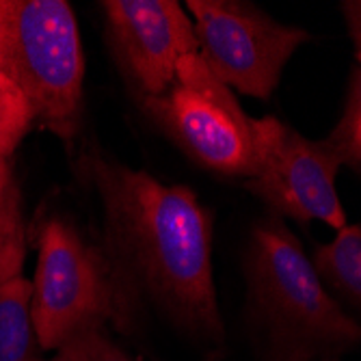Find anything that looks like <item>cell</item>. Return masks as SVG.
I'll use <instances>...</instances> for the list:
<instances>
[{"label":"cell","instance_id":"277c9868","mask_svg":"<svg viewBox=\"0 0 361 361\" xmlns=\"http://www.w3.org/2000/svg\"><path fill=\"white\" fill-rule=\"evenodd\" d=\"M121 305V275L76 227L48 219L37 234L30 316L42 350H59L76 331L104 324Z\"/></svg>","mask_w":361,"mask_h":361},{"label":"cell","instance_id":"8992f818","mask_svg":"<svg viewBox=\"0 0 361 361\" xmlns=\"http://www.w3.org/2000/svg\"><path fill=\"white\" fill-rule=\"evenodd\" d=\"M200 54L210 72L245 95L269 100L290 56L310 35L286 26L249 3L188 0Z\"/></svg>","mask_w":361,"mask_h":361},{"label":"cell","instance_id":"e0dca14e","mask_svg":"<svg viewBox=\"0 0 361 361\" xmlns=\"http://www.w3.org/2000/svg\"><path fill=\"white\" fill-rule=\"evenodd\" d=\"M322 361H334V359H322Z\"/></svg>","mask_w":361,"mask_h":361},{"label":"cell","instance_id":"9c48e42d","mask_svg":"<svg viewBox=\"0 0 361 361\" xmlns=\"http://www.w3.org/2000/svg\"><path fill=\"white\" fill-rule=\"evenodd\" d=\"M32 283L22 275L0 283V361H39L42 348L30 316Z\"/></svg>","mask_w":361,"mask_h":361},{"label":"cell","instance_id":"52a82bcc","mask_svg":"<svg viewBox=\"0 0 361 361\" xmlns=\"http://www.w3.org/2000/svg\"><path fill=\"white\" fill-rule=\"evenodd\" d=\"M257 162L247 188L275 214L294 221H322L336 232L346 214L336 190L342 162L326 141H307L275 117L255 119Z\"/></svg>","mask_w":361,"mask_h":361},{"label":"cell","instance_id":"8fae6325","mask_svg":"<svg viewBox=\"0 0 361 361\" xmlns=\"http://www.w3.org/2000/svg\"><path fill=\"white\" fill-rule=\"evenodd\" d=\"M32 123L35 115L24 93L0 72V158L11 160Z\"/></svg>","mask_w":361,"mask_h":361},{"label":"cell","instance_id":"5bb4252c","mask_svg":"<svg viewBox=\"0 0 361 361\" xmlns=\"http://www.w3.org/2000/svg\"><path fill=\"white\" fill-rule=\"evenodd\" d=\"M0 229H26L22 195L11 162L0 158Z\"/></svg>","mask_w":361,"mask_h":361},{"label":"cell","instance_id":"ac0fdd59","mask_svg":"<svg viewBox=\"0 0 361 361\" xmlns=\"http://www.w3.org/2000/svg\"><path fill=\"white\" fill-rule=\"evenodd\" d=\"M39 361H46V359H39ZM52 361H54V359H52Z\"/></svg>","mask_w":361,"mask_h":361},{"label":"cell","instance_id":"7a4b0ae2","mask_svg":"<svg viewBox=\"0 0 361 361\" xmlns=\"http://www.w3.org/2000/svg\"><path fill=\"white\" fill-rule=\"evenodd\" d=\"M247 275L253 305L286 361L361 342V324L334 301L301 243L279 219L253 229Z\"/></svg>","mask_w":361,"mask_h":361},{"label":"cell","instance_id":"30bf717a","mask_svg":"<svg viewBox=\"0 0 361 361\" xmlns=\"http://www.w3.org/2000/svg\"><path fill=\"white\" fill-rule=\"evenodd\" d=\"M312 264L322 283L361 314V223L338 229L331 243L316 249Z\"/></svg>","mask_w":361,"mask_h":361},{"label":"cell","instance_id":"4fadbf2b","mask_svg":"<svg viewBox=\"0 0 361 361\" xmlns=\"http://www.w3.org/2000/svg\"><path fill=\"white\" fill-rule=\"evenodd\" d=\"M102 326L104 324L82 326L56 350L54 361H133L106 338Z\"/></svg>","mask_w":361,"mask_h":361},{"label":"cell","instance_id":"ba28073f","mask_svg":"<svg viewBox=\"0 0 361 361\" xmlns=\"http://www.w3.org/2000/svg\"><path fill=\"white\" fill-rule=\"evenodd\" d=\"M109 39L141 100L165 93L186 54L200 52L195 24L176 0H106Z\"/></svg>","mask_w":361,"mask_h":361},{"label":"cell","instance_id":"9a60e30c","mask_svg":"<svg viewBox=\"0 0 361 361\" xmlns=\"http://www.w3.org/2000/svg\"><path fill=\"white\" fill-rule=\"evenodd\" d=\"M26 255V229H0V283L22 273Z\"/></svg>","mask_w":361,"mask_h":361},{"label":"cell","instance_id":"3957f363","mask_svg":"<svg viewBox=\"0 0 361 361\" xmlns=\"http://www.w3.org/2000/svg\"><path fill=\"white\" fill-rule=\"evenodd\" d=\"M0 72L28 100L35 121L72 141L82 121L85 52L65 0H0Z\"/></svg>","mask_w":361,"mask_h":361},{"label":"cell","instance_id":"7c38bea8","mask_svg":"<svg viewBox=\"0 0 361 361\" xmlns=\"http://www.w3.org/2000/svg\"><path fill=\"white\" fill-rule=\"evenodd\" d=\"M338 154L342 165L353 167L361 173V56H359V70L350 80V91L342 119L338 121L336 130L324 139Z\"/></svg>","mask_w":361,"mask_h":361},{"label":"cell","instance_id":"6da1fadb","mask_svg":"<svg viewBox=\"0 0 361 361\" xmlns=\"http://www.w3.org/2000/svg\"><path fill=\"white\" fill-rule=\"evenodd\" d=\"M82 167L100 195L109 257L188 329L221 338L212 279V225L197 195L102 156Z\"/></svg>","mask_w":361,"mask_h":361},{"label":"cell","instance_id":"2e32d148","mask_svg":"<svg viewBox=\"0 0 361 361\" xmlns=\"http://www.w3.org/2000/svg\"><path fill=\"white\" fill-rule=\"evenodd\" d=\"M342 11L346 18L348 32L357 48V56H361V0H348V3L342 5Z\"/></svg>","mask_w":361,"mask_h":361},{"label":"cell","instance_id":"5b68a950","mask_svg":"<svg viewBox=\"0 0 361 361\" xmlns=\"http://www.w3.org/2000/svg\"><path fill=\"white\" fill-rule=\"evenodd\" d=\"M145 111L204 169L229 178H253L257 162L255 119L247 117L236 95L204 63L186 54L173 85L145 97Z\"/></svg>","mask_w":361,"mask_h":361}]
</instances>
